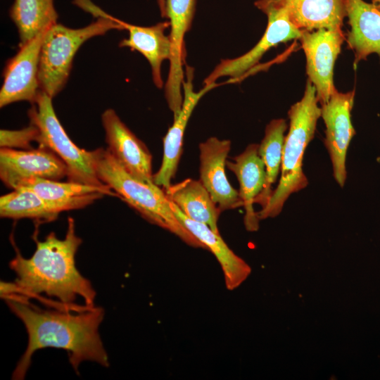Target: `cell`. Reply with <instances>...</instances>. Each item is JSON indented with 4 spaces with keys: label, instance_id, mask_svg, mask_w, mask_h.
<instances>
[{
    "label": "cell",
    "instance_id": "10",
    "mask_svg": "<svg viewBox=\"0 0 380 380\" xmlns=\"http://www.w3.org/2000/svg\"><path fill=\"white\" fill-rule=\"evenodd\" d=\"M107 150L131 175L153 183L152 155L146 146L121 120L116 112L106 109L101 115Z\"/></svg>",
    "mask_w": 380,
    "mask_h": 380
},
{
    "label": "cell",
    "instance_id": "15",
    "mask_svg": "<svg viewBox=\"0 0 380 380\" xmlns=\"http://www.w3.org/2000/svg\"><path fill=\"white\" fill-rule=\"evenodd\" d=\"M231 141L212 137L199 144L200 181L222 211L243 206L239 191L225 174Z\"/></svg>",
    "mask_w": 380,
    "mask_h": 380
},
{
    "label": "cell",
    "instance_id": "22",
    "mask_svg": "<svg viewBox=\"0 0 380 380\" xmlns=\"http://www.w3.org/2000/svg\"><path fill=\"white\" fill-rule=\"evenodd\" d=\"M165 194L189 218L203 223L220 234L217 222L221 210L200 180L187 178L171 184Z\"/></svg>",
    "mask_w": 380,
    "mask_h": 380
},
{
    "label": "cell",
    "instance_id": "2",
    "mask_svg": "<svg viewBox=\"0 0 380 380\" xmlns=\"http://www.w3.org/2000/svg\"><path fill=\"white\" fill-rule=\"evenodd\" d=\"M2 297L24 324L28 335L27 346L14 369L13 379H23L33 353L46 347L65 350L77 373L80 364L85 360L109 366L108 357L99 333L104 317L103 308L94 306L72 314L66 310L40 309L21 295Z\"/></svg>",
    "mask_w": 380,
    "mask_h": 380
},
{
    "label": "cell",
    "instance_id": "4",
    "mask_svg": "<svg viewBox=\"0 0 380 380\" xmlns=\"http://www.w3.org/2000/svg\"><path fill=\"white\" fill-rule=\"evenodd\" d=\"M73 2L97 19L81 28L73 29L56 23L46 30L41 46L38 80L39 89L52 99L65 86L73 58L86 41L112 30H123L113 16L89 0H74Z\"/></svg>",
    "mask_w": 380,
    "mask_h": 380
},
{
    "label": "cell",
    "instance_id": "21",
    "mask_svg": "<svg viewBox=\"0 0 380 380\" xmlns=\"http://www.w3.org/2000/svg\"><path fill=\"white\" fill-rule=\"evenodd\" d=\"M282 8L301 31L342 30L346 17L345 0H272Z\"/></svg>",
    "mask_w": 380,
    "mask_h": 380
},
{
    "label": "cell",
    "instance_id": "5",
    "mask_svg": "<svg viewBox=\"0 0 380 380\" xmlns=\"http://www.w3.org/2000/svg\"><path fill=\"white\" fill-rule=\"evenodd\" d=\"M96 150L99 179L144 219L178 236L187 245L205 248L173 212L165 193L157 185L146 184L127 172L107 149Z\"/></svg>",
    "mask_w": 380,
    "mask_h": 380
},
{
    "label": "cell",
    "instance_id": "14",
    "mask_svg": "<svg viewBox=\"0 0 380 380\" xmlns=\"http://www.w3.org/2000/svg\"><path fill=\"white\" fill-rule=\"evenodd\" d=\"M194 70L186 65L185 76L182 84L184 96L182 108L174 117L172 125L169 128L163 139V157L158 172L153 175V183L167 190L171 186L178 167L182 153L184 132L191 115L201 99L217 83L204 87L198 91L194 89Z\"/></svg>",
    "mask_w": 380,
    "mask_h": 380
},
{
    "label": "cell",
    "instance_id": "25",
    "mask_svg": "<svg viewBox=\"0 0 380 380\" xmlns=\"http://www.w3.org/2000/svg\"><path fill=\"white\" fill-rule=\"evenodd\" d=\"M58 215L30 189H14L0 197V216L4 218H27L42 222L53 221Z\"/></svg>",
    "mask_w": 380,
    "mask_h": 380
},
{
    "label": "cell",
    "instance_id": "6",
    "mask_svg": "<svg viewBox=\"0 0 380 380\" xmlns=\"http://www.w3.org/2000/svg\"><path fill=\"white\" fill-rule=\"evenodd\" d=\"M27 111L30 123L39 131V146L53 151L65 164L68 181L103 186L96 171V150L87 151L72 142L61 125L55 113L52 98L39 90Z\"/></svg>",
    "mask_w": 380,
    "mask_h": 380
},
{
    "label": "cell",
    "instance_id": "12",
    "mask_svg": "<svg viewBox=\"0 0 380 380\" xmlns=\"http://www.w3.org/2000/svg\"><path fill=\"white\" fill-rule=\"evenodd\" d=\"M196 0H166L167 18L170 22L171 55L165 96L169 108L175 117L183 102L182 87L184 80V37L190 29L196 10Z\"/></svg>",
    "mask_w": 380,
    "mask_h": 380
},
{
    "label": "cell",
    "instance_id": "28",
    "mask_svg": "<svg viewBox=\"0 0 380 380\" xmlns=\"http://www.w3.org/2000/svg\"><path fill=\"white\" fill-rule=\"evenodd\" d=\"M371 2L380 10V0H370Z\"/></svg>",
    "mask_w": 380,
    "mask_h": 380
},
{
    "label": "cell",
    "instance_id": "8",
    "mask_svg": "<svg viewBox=\"0 0 380 380\" xmlns=\"http://www.w3.org/2000/svg\"><path fill=\"white\" fill-rule=\"evenodd\" d=\"M306 58L308 80L315 87L321 105L337 90L334 84V67L346 39L342 30L319 29L303 31L300 37Z\"/></svg>",
    "mask_w": 380,
    "mask_h": 380
},
{
    "label": "cell",
    "instance_id": "13",
    "mask_svg": "<svg viewBox=\"0 0 380 380\" xmlns=\"http://www.w3.org/2000/svg\"><path fill=\"white\" fill-rule=\"evenodd\" d=\"M46 30L19 46L6 63L0 91V107L26 101L34 102L39 91L38 68L41 46Z\"/></svg>",
    "mask_w": 380,
    "mask_h": 380
},
{
    "label": "cell",
    "instance_id": "18",
    "mask_svg": "<svg viewBox=\"0 0 380 380\" xmlns=\"http://www.w3.org/2000/svg\"><path fill=\"white\" fill-rule=\"evenodd\" d=\"M115 20L129 33L128 38L120 41L119 46L127 47L144 56L151 66L154 84L158 89L163 88L162 65L165 60H170L171 55L170 38L165 34V30L170 27V22L144 27L125 23L116 18Z\"/></svg>",
    "mask_w": 380,
    "mask_h": 380
},
{
    "label": "cell",
    "instance_id": "19",
    "mask_svg": "<svg viewBox=\"0 0 380 380\" xmlns=\"http://www.w3.org/2000/svg\"><path fill=\"white\" fill-rule=\"evenodd\" d=\"M345 7L350 26L347 44L355 54L354 65L372 53L380 58V10L363 0H345Z\"/></svg>",
    "mask_w": 380,
    "mask_h": 380
},
{
    "label": "cell",
    "instance_id": "26",
    "mask_svg": "<svg viewBox=\"0 0 380 380\" xmlns=\"http://www.w3.org/2000/svg\"><path fill=\"white\" fill-rule=\"evenodd\" d=\"M38 134V129L31 123L18 130L1 129L0 146L1 148L30 149L31 143L37 142Z\"/></svg>",
    "mask_w": 380,
    "mask_h": 380
},
{
    "label": "cell",
    "instance_id": "3",
    "mask_svg": "<svg viewBox=\"0 0 380 380\" xmlns=\"http://www.w3.org/2000/svg\"><path fill=\"white\" fill-rule=\"evenodd\" d=\"M318 103L315 87L308 80L302 99L292 105L288 112L290 123L284 139L281 177L267 205L257 213L259 220L277 216L290 195L308 186V180L303 170V160L321 117Z\"/></svg>",
    "mask_w": 380,
    "mask_h": 380
},
{
    "label": "cell",
    "instance_id": "23",
    "mask_svg": "<svg viewBox=\"0 0 380 380\" xmlns=\"http://www.w3.org/2000/svg\"><path fill=\"white\" fill-rule=\"evenodd\" d=\"M9 15L15 25L21 46L57 23L53 0H14Z\"/></svg>",
    "mask_w": 380,
    "mask_h": 380
},
{
    "label": "cell",
    "instance_id": "27",
    "mask_svg": "<svg viewBox=\"0 0 380 380\" xmlns=\"http://www.w3.org/2000/svg\"><path fill=\"white\" fill-rule=\"evenodd\" d=\"M157 1L160 9V15L163 18H167L166 0H157Z\"/></svg>",
    "mask_w": 380,
    "mask_h": 380
},
{
    "label": "cell",
    "instance_id": "24",
    "mask_svg": "<svg viewBox=\"0 0 380 380\" xmlns=\"http://www.w3.org/2000/svg\"><path fill=\"white\" fill-rule=\"evenodd\" d=\"M287 127V123L283 118L271 120L266 126L265 136L259 144L258 153L265 165L266 182L255 203H259L262 208L268 203L273 192L272 186L281 171L284 134Z\"/></svg>",
    "mask_w": 380,
    "mask_h": 380
},
{
    "label": "cell",
    "instance_id": "7",
    "mask_svg": "<svg viewBox=\"0 0 380 380\" xmlns=\"http://www.w3.org/2000/svg\"><path fill=\"white\" fill-rule=\"evenodd\" d=\"M255 6L267 17V25L258 42L246 53L229 59H222L203 81L210 85L222 77L238 80L253 68L263 55L280 43L300 39L302 32L289 19L285 11L272 0H258Z\"/></svg>",
    "mask_w": 380,
    "mask_h": 380
},
{
    "label": "cell",
    "instance_id": "17",
    "mask_svg": "<svg viewBox=\"0 0 380 380\" xmlns=\"http://www.w3.org/2000/svg\"><path fill=\"white\" fill-rule=\"evenodd\" d=\"M259 144H249L226 165L236 175L239 183V194L245 209L244 224L248 231L258 229L259 219L253 204L262 191L266 182L265 165L258 153Z\"/></svg>",
    "mask_w": 380,
    "mask_h": 380
},
{
    "label": "cell",
    "instance_id": "20",
    "mask_svg": "<svg viewBox=\"0 0 380 380\" xmlns=\"http://www.w3.org/2000/svg\"><path fill=\"white\" fill-rule=\"evenodd\" d=\"M170 205L181 222L215 256L221 266L226 288L232 291L239 287L250 274V266L229 248L220 234L208 225L189 218L173 202L170 201Z\"/></svg>",
    "mask_w": 380,
    "mask_h": 380
},
{
    "label": "cell",
    "instance_id": "9",
    "mask_svg": "<svg viewBox=\"0 0 380 380\" xmlns=\"http://www.w3.org/2000/svg\"><path fill=\"white\" fill-rule=\"evenodd\" d=\"M354 98L355 90L346 93L336 90L326 103L321 105V117L326 127L324 144L329 154L334 179L341 187L344 186L347 177L348 148L355 134L350 115Z\"/></svg>",
    "mask_w": 380,
    "mask_h": 380
},
{
    "label": "cell",
    "instance_id": "11",
    "mask_svg": "<svg viewBox=\"0 0 380 380\" xmlns=\"http://www.w3.org/2000/svg\"><path fill=\"white\" fill-rule=\"evenodd\" d=\"M67 175L65 164L46 147L25 150L1 148L0 178L13 190L29 179L60 180Z\"/></svg>",
    "mask_w": 380,
    "mask_h": 380
},
{
    "label": "cell",
    "instance_id": "16",
    "mask_svg": "<svg viewBox=\"0 0 380 380\" xmlns=\"http://www.w3.org/2000/svg\"><path fill=\"white\" fill-rule=\"evenodd\" d=\"M18 189L34 191L58 214L63 211L84 208L104 196L118 197L108 186H92L70 181L61 182L42 178L25 180L15 189Z\"/></svg>",
    "mask_w": 380,
    "mask_h": 380
},
{
    "label": "cell",
    "instance_id": "1",
    "mask_svg": "<svg viewBox=\"0 0 380 380\" xmlns=\"http://www.w3.org/2000/svg\"><path fill=\"white\" fill-rule=\"evenodd\" d=\"M34 241L36 249L29 258L15 247V256L9 267L17 276L15 282L1 281V296L18 293L39 297L44 293L57 298L70 310L94 307L96 291L76 267L75 255L82 241L76 234L73 218L68 219L64 239H59L51 232L43 241L34 236Z\"/></svg>",
    "mask_w": 380,
    "mask_h": 380
}]
</instances>
